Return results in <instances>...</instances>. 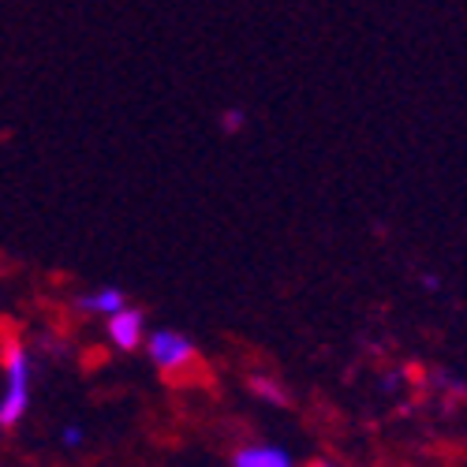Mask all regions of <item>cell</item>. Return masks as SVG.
I'll list each match as a JSON object with an SVG mask.
<instances>
[{
    "mask_svg": "<svg viewBox=\"0 0 467 467\" xmlns=\"http://www.w3.org/2000/svg\"><path fill=\"white\" fill-rule=\"evenodd\" d=\"M0 367H5V378H8V389L0 397V431H12L30 411V374H34L30 348L12 329H5V337H0Z\"/></svg>",
    "mask_w": 467,
    "mask_h": 467,
    "instance_id": "obj_1",
    "label": "cell"
},
{
    "mask_svg": "<svg viewBox=\"0 0 467 467\" xmlns=\"http://www.w3.org/2000/svg\"><path fill=\"white\" fill-rule=\"evenodd\" d=\"M146 348H150V359L158 363L161 370H176V367H187L194 359L191 337H183L176 329H153L146 337Z\"/></svg>",
    "mask_w": 467,
    "mask_h": 467,
    "instance_id": "obj_2",
    "label": "cell"
},
{
    "mask_svg": "<svg viewBox=\"0 0 467 467\" xmlns=\"http://www.w3.org/2000/svg\"><path fill=\"white\" fill-rule=\"evenodd\" d=\"M109 337L120 352H135L146 337V315L139 306H120L116 315H109Z\"/></svg>",
    "mask_w": 467,
    "mask_h": 467,
    "instance_id": "obj_3",
    "label": "cell"
},
{
    "mask_svg": "<svg viewBox=\"0 0 467 467\" xmlns=\"http://www.w3.org/2000/svg\"><path fill=\"white\" fill-rule=\"evenodd\" d=\"M232 467H292V456L281 445H247L232 456Z\"/></svg>",
    "mask_w": 467,
    "mask_h": 467,
    "instance_id": "obj_4",
    "label": "cell"
},
{
    "mask_svg": "<svg viewBox=\"0 0 467 467\" xmlns=\"http://www.w3.org/2000/svg\"><path fill=\"white\" fill-rule=\"evenodd\" d=\"M120 306H128V296L120 288H98L79 296V310H87V315H116Z\"/></svg>",
    "mask_w": 467,
    "mask_h": 467,
    "instance_id": "obj_5",
    "label": "cell"
},
{
    "mask_svg": "<svg viewBox=\"0 0 467 467\" xmlns=\"http://www.w3.org/2000/svg\"><path fill=\"white\" fill-rule=\"evenodd\" d=\"M247 385H251V393H254L258 400H269V404H288L285 389H281V385H277L274 378H258V374H254V378H251Z\"/></svg>",
    "mask_w": 467,
    "mask_h": 467,
    "instance_id": "obj_6",
    "label": "cell"
},
{
    "mask_svg": "<svg viewBox=\"0 0 467 467\" xmlns=\"http://www.w3.org/2000/svg\"><path fill=\"white\" fill-rule=\"evenodd\" d=\"M221 124H224L228 135H232V131H240V128L247 124V112H244V109H228V112L221 116Z\"/></svg>",
    "mask_w": 467,
    "mask_h": 467,
    "instance_id": "obj_7",
    "label": "cell"
},
{
    "mask_svg": "<svg viewBox=\"0 0 467 467\" xmlns=\"http://www.w3.org/2000/svg\"><path fill=\"white\" fill-rule=\"evenodd\" d=\"M83 445V431H79V426H67V431H64V449H79Z\"/></svg>",
    "mask_w": 467,
    "mask_h": 467,
    "instance_id": "obj_8",
    "label": "cell"
},
{
    "mask_svg": "<svg viewBox=\"0 0 467 467\" xmlns=\"http://www.w3.org/2000/svg\"><path fill=\"white\" fill-rule=\"evenodd\" d=\"M397 385H400V378H397V374H389V378L381 381V389H385V393H393V389H397Z\"/></svg>",
    "mask_w": 467,
    "mask_h": 467,
    "instance_id": "obj_9",
    "label": "cell"
},
{
    "mask_svg": "<svg viewBox=\"0 0 467 467\" xmlns=\"http://www.w3.org/2000/svg\"><path fill=\"white\" fill-rule=\"evenodd\" d=\"M422 288H426V292H438V277L426 274V277H422Z\"/></svg>",
    "mask_w": 467,
    "mask_h": 467,
    "instance_id": "obj_10",
    "label": "cell"
},
{
    "mask_svg": "<svg viewBox=\"0 0 467 467\" xmlns=\"http://www.w3.org/2000/svg\"><path fill=\"white\" fill-rule=\"evenodd\" d=\"M310 467H333V463H326V460H315V463H310Z\"/></svg>",
    "mask_w": 467,
    "mask_h": 467,
    "instance_id": "obj_11",
    "label": "cell"
}]
</instances>
